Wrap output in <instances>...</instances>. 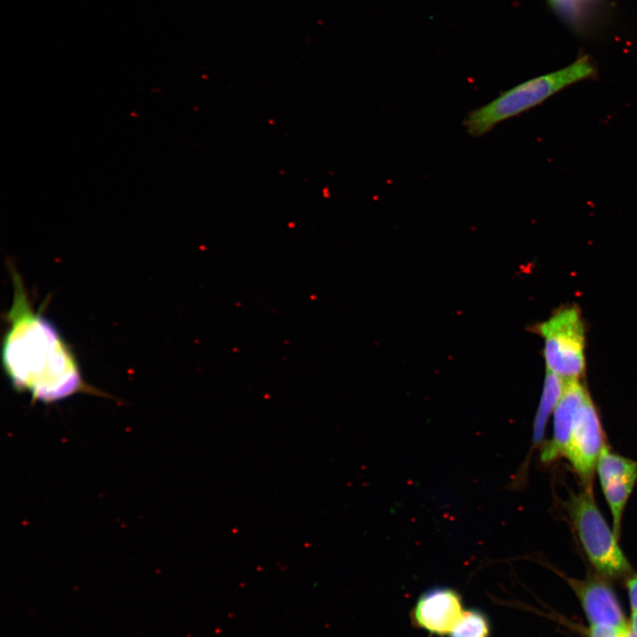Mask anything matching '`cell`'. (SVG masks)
Wrapping results in <instances>:
<instances>
[{
    "mask_svg": "<svg viewBox=\"0 0 637 637\" xmlns=\"http://www.w3.org/2000/svg\"><path fill=\"white\" fill-rule=\"evenodd\" d=\"M13 296L1 347L4 371L12 388L35 402L54 403L76 394L99 395L88 385L61 333L30 302L21 276L10 266Z\"/></svg>",
    "mask_w": 637,
    "mask_h": 637,
    "instance_id": "6da1fadb",
    "label": "cell"
},
{
    "mask_svg": "<svg viewBox=\"0 0 637 637\" xmlns=\"http://www.w3.org/2000/svg\"><path fill=\"white\" fill-rule=\"evenodd\" d=\"M595 73L594 62L587 56L579 57L562 69L503 91L487 104L470 111L463 124L472 136L484 135L499 123L541 104L568 86L592 78Z\"/></svg>",
    "mask_w": 637,
    "mask_h": 637,
    "instance_id": "7a4b0ae2",
    "label": "cell"
},
{
    "mask_svg": "<svg viewBox=\"0 0 637 637\" xmlns=\"http://www.w3.org/2000/svg\"><path fill=\"white\" fill-rule=\"evenodd\" d=\"M568 510L580 544L597 571L611 578L628 573L630 564L600 512L592 488L583 487L572 495Z\"/></svg>",
    "mask_w": 637,
    "mask_h": 637,
    "instance_id": "3957f363",
    "label": "cell"
},
{
    "mask_svg": "<svg viewBox=\"0 0 637 637\" xmlns=\"http://www.w3.org/2000/svg\"><path fill=\"white\" fill-rule=\"evenodd\" d=\"M535 331L544 339L547 371L565 381L579 380L586 369V329L579 308H559L535 326Z\"/></svg>",
    "mask_w": 637,
    "mask_h": 637,
    "instance_id": "277c9868",
    "label": "cell"
},
{
    "mask_svg": "<svg viewBox=\"0 0 637 637\" xmlns=\"http://www.w3.org/2000/svg\"><path fill=\"white\" fill-rule=\"evenodd\" d=\"M603 446L600 418L587 393L575 415L564 453L583 487L592 488L595 469Z\"/></svg>",
    "mask_w": 637,
    "mask_h": 637,
    "instance_id": "5b68a950",
    "label": "cell"
},
{
    "mask_svg": "<svg viewBox=\"0 0 637 637\" xmlns=\"http://www.w3.org/2000/svg\"><path fill=\"white\" fill-rule=\"evenodd\" d=\"M596 471L610 510L613 531L618 538L624 510L637 482V462L611 451L604 444L597 460Z\"/></svg>",
    "mask_w": 637,
    "mask_h": 637,
    "instance_id": "8992f818",
    "label": "cell"
},
{
    "mask_svg": "<svg viewBox=\"0 0 637 637\" xmlns=\"http://www.w3.org/2000/svg\"><path fill=\"white\" fill-rule=\"evenodd\" d=\"M463 612L462 597L456 589L435 587L419 595L411 616L417 627L434 635L444 636L449 634Z\"/></svg>",
    "mask_w": 637,
    "mask_h": 637,
    "instance_id": "52a82bcc",
    "label": "cell"
},
{
    "mask_svg": "<svg viewBox=\"0 0 637 637\" xmlns=\"http://www.w3.org/2000/svg\"><path fill=\"white\" fill-rule=\"evenodd\" d=\"M567 581L579 598L592 625L628 626L614 593L604 582L596 578L584 580L567 578Z\"/></svg>",
    "mask_w": 637,
    "mask_h": 637,
    "instance_id": "ba28073f",
    "label": "cell"
},
{
    "mask_svg": "<svg viewBox=\"0 0 637 637\" xmlns=\"http://www.w3.org/2000/svg\"><path fill=\"white\" fill-rule=\"evenodd\" d=\"M588 391L579 380L566 381L554 410L553 435L541 449V459L549 463L564 457L575 415Z\"/></svg>",
    "mask_w": 637,
    "mask_h": 637,
    "instance_id": "9c48e42d",
    "label": "cell"
},
{
    "mask_svg": "<svg viewBox=\"0 0 637 637\" xmlns=\"http://www.w3.org/2000/svg\"><path fill=\"white\" fill-rule=\"evenodd\" d=\"M566 381L556 374L547 371L543 389L534 418L533 441L539 445L544 437L545 427L549 415L554 411L565 387Z\"/></svg>",
    "mask_w": 637,
    "mask_h": 637,
    "instance_id": "30bf717a",
    "label": "cell"
},
{
    "mask_svg": "<svg viewBox=\"0 0 637 637\" xmlns=\"http://www.w3.org/2000/svg\"><path fill=\"white\" fill-rule=\"evenodd\" d=\"M449 637H491V624L481 610H464L460 619L449 634Z\"/></svg>",
    "mask_w": 637,
    "mask_h": 637,
    "instance_id": "8fae6325",
    "label": "cell"
},
{
    "mask_svg": "<svg viewBox=\"0 0 637 637\" xmlns=\"http://www.w3.org/2000/svg\"><path fill=\"white\" fill-rule=\"evenodd\" d=\"M630 627H616L606 625H591L588 637H627Z\"/></svg>",
    "mask_w": 637,
    "mask_h": 637,
    "instance_id": "7c38bea8",
    "label": "cell"
},
{
    "mask_svg": "<svg viewBox=\"0 0 637 637\" xmlns=\"http://www.w3.org/2000/svg\"><path fill=\"white\" fill-rule=\"evenodd\" d=\"M630 603L633 610H637V575L627 581Z\"/></svg>",
    "mask_w": 637,
    "mask_h": 637,
    "instance_id": "4fadbf2b",
    "label": "cell"
},
{
    "mask_svg": "<svg viewBox=\"0 0 637 637\" xmlns=\"http://www.w3.org/2000/svg\"><path fill=\"white\" fill-rule=\"evenodd\" d=\"M631 629L637 635V610H633Z\"/></svg>",
    "mask_w": 637,
    "mask_h": 637,
    "instance_id": "5bb4252c",
    "label": "cell"
},
{
    "mask_svg": "<svg viewBox=\"0 0 637 637\" xmlns=\"http://www.w3.org/2000/svg\"><path fill=\"white\" fill-rule=\"evenodd\" d=\"M627 637H637V635L630 629Z\"/></svg>",
    "mask_w": 637,
    "mask_h": 637,
    "instance_id": "9a60e30c",
    "label": "cell"
}]
</instances>
